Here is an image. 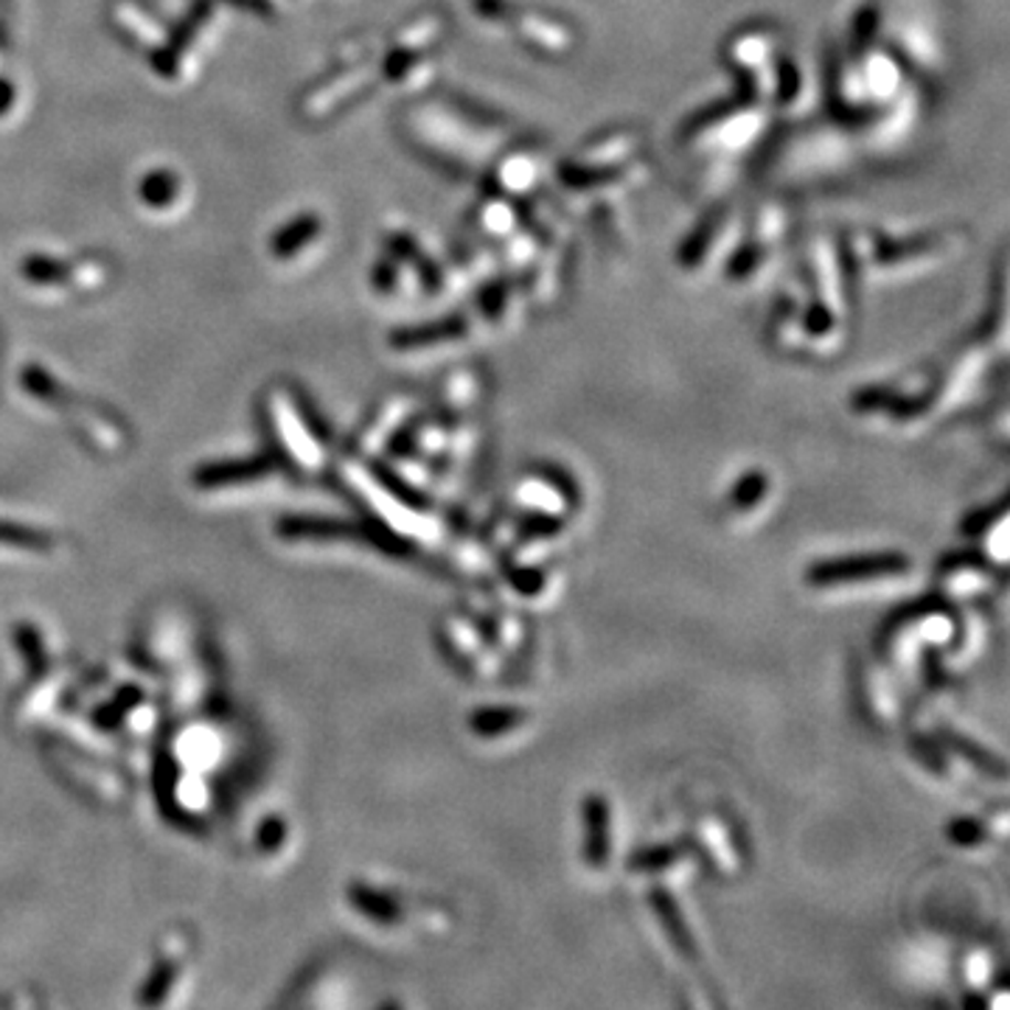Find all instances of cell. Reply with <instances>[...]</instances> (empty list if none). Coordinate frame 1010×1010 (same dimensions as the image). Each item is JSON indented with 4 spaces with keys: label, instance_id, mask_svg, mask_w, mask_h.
Wrapping results in <instances>:
<instances>
[{
    "label": "cell",
    "instance_id": "3957f363",
    "mask_svg": "<svg viewBox=\"0 0 1010 1010\" xmlns=\"http://www.w3.org/2000/svg\"><path fill=\"white\" fill-rule=\"evenodd\" d=\"M589 820H593V842H589V857L600 859L598 851H604V826H606V811L604 802L593 800L589 802Z\"/></svg>",
    "mask_w": 1010,
    "mask_h": 1010
},
{
    "label": "cell",
    "instance_id": "7a4b0ae2",
    "mask_svg": "<svg viewBox=\"0 0 1010 1010\" xmlns=\"http://www.w3.org/2000/svg\"><path fill=\"white\" fill-rule=\"evenodd\" d=\"M517 722H520V713H514V711H486V713H480L478 722H475V727H478L480 733H495V730L511 727V724H517Z\"/></svg>",
    "mask_w": 1010,
    "mask_h": 1010
},
{
    "label": "cell",
    "instance_id": "6da1fadb",
    "mask_svg": "<svg viewBox=\"0 0 1010 1010\" xmlns=\"http://www.w3.org/2000/svg\"><path fill=\"white\" fill-rule=\"evenodd\" d=\"M906 570V559L895 556V553H882V556H859V559H842L833 564H820L808 576L815 584H846L859 582V578L870 576H893Z\"/></svg>",
    "mask_w": 1010,
    "mask_h": 1010
}]
</instances>
